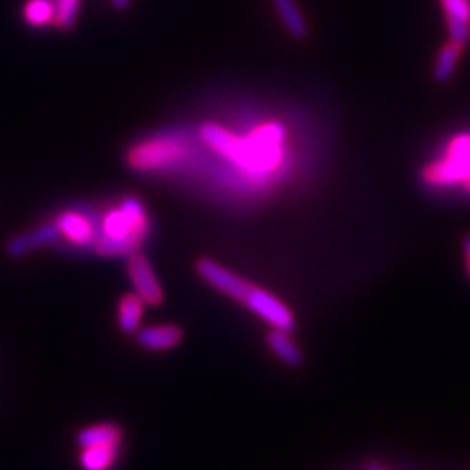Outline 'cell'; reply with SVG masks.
Listing matches in <instances>:
<instances>
[{"mask_svg": "<svg viewBox=\"0 0 470 470\" xmlns=\"http://www.w3.org/2000/svg\"><path fill=\"white\" fill-rule=\"evenodd\" d=\"M194 268H196V275L203 278L208 286L218 290L221 294H226L231 300L241 302V304L253 288V285L248 281V278L230 271V268L220 265L214 259H210V257H200Z\"/></svg>", "mask_w": 470, "mask_h": 470, "instance_id": "cell-4", "label": "cell"}, {"mask_svg": "<svg viewBox=\"0 0 470 470\" xmlns=\"http://www.w3.org/2000/svg\"><path fill=\"white\" fill-rule=\"evenodd\" d=\"M451 41L465 48L470 40V0H441Z\"/></svg>", "mask_w": 470, "mask_h": 470, "instance_id": "cell-11", "label": "cell"}, {"mask_svg": "<svg viewBox=\"0 0 470 470\" xmlns=\"http://www.w3.org/2000/svg\"><path fill=\"white\" fill-rule=\"evenodd\" d=\"M53 3V26L63 32L71 30L77 24L78 13H81V0H51Z\"/></svg>", "mask_w": 470, "mask_h": 470, "instance_id": "cell-19", "label": "cell"}, {"mask_svg": "<svg viewBox=\"0 0 470 470\" xmlns=\"http://www.w3.org/2000/svg\"><path fill=\"white\" fill-rule=\"evenodd\" d=\"M200 136L208 148L243 173L265 176L275 173L283 163L285 130L281 124H263L255 128L248 138L233 136L230 130L218 124H204Z\"/></svg>", "mask_w": 470, "mask_h": 470, "instance_id": "cell-1", "label": "cell"}, {"mask_svg": "<svg viewBox=\"0 0 470 470\" xmlns=\"http://www.w3.org/2000/svg\"><path fill=\"white\" fill-rule=\"evenodd\" d=\"M190 149L188 145L181 140L175 138H155L141 141L128 151L126 161L128 167L140 173H151V171H165L171 167L181 165L186 161Z\"/></svg>", "mask_w": 470, "mask_h": 470, "instance_id": "cell-3", "label": "cell"}, {"mask_svg": "<svg viewBox=\"0 0 470 470\" xmlns=\"http://www.w3.org/2000/svg\"><path fill=\"white\" fill-rule=\"evenodd\" d=\"M110 3L116 10H126L130 6V0H110Z\"/></svg>", "mask_w": 470, "mask_h": 470, "instance_id": "cell-21", "label": "cell"}, {"mask_svg": "<svg viewBox=\"0 0 470 470\" xmlns=\"http://www.w3.org/2000/svg\"><path fill=\"white\" fill-rule=\"evenodd\" d=\"M120 456V447H83L78 465L83 470H110Z\"/></svg>", "mask_w": 470, "mask_h": 470, "instance_id": "cell-16", "label": "cell"}, {"mask_svg": "<svg viewBox=\"0 0 470 470\" xmlns=\"http://www.w3.org/2000/svg\"><path fill=\"white\" fill-rule=\"evenodd\" d=\"M423 183L429 186L465 185L470 178V155L453 157L445 155L443 161H435L423 169Z\"/></svg>", "mask_w": 470, "mask_h": 470, "instance_id": "cell-8", "label": "cell"}, {"mask_svg": "<svg viewBox=\"0 0 470 470\" xmlns=\"http://www.w3.org/2000/svg\"><path fill=\"white\" fill-rule=\"evenodd\" d=\"M53 220L58 223L61 240L69 241L71 245H75V248L93 251L98 226L91 216L85 214L83 210H63Z\"/></svg>", "mask_w": 470, "mask_h": 470, "instance_id": "cell-7", "label": "cell"}, {"mask_svg": "<svg viewBox=\"0 0 470 470\" xmlns=\"http://www.w3.org/2000/svg\"><path fill=\"white\" fill-rule=\"evenodd\" d=\"M75 441L81 449L83 447H122L124 431L116 423H95L78 431Z\"/></svg>", "mask_w": 470, "mask_h": 470, "instance_id": "cell-12", "label": "cell"}, {"mask_svg": "<svg viewBox=\"0 0 470 470\" xmlns=\"http://www.w3.org/2000/svg\"><path fill=\"white\" fill-rule=\"evenodd\" d=\"M145 302L136 294V293H130L124 294L118 302V328L122 333H128L133 335L140 326H141V320H143V313H145Z\"/></svg>", "mask_w": 470, "mask_h": 470, "instance_id": "cell-14", "label": "cell"}, {"mask_svg": "<svg viewBox=\"0 0 470 470\" xmlns=\"http://www.w3.org/2000/svg\"><path fill=\"white\" fill-rule=\"evenodd\" d=\"M463 255H465V271L470 281V233H466L463 238Z\"/></svg>", "mask_w": 470, "mask_h": 470, "instance_id": "cell-20", "label": "cell"}, {"mask_svg": "<svg viewBox=\"0 0 470 470\" xmlns=\"http://www.w3.org/2000/svg\"><path fill=\"white\" fill-rule=\"evenodd\" d=\"M136 341L148 351H169L181 345L185 333L176 323H159V326L140 328L136 333Z\"/></svg>", "mask_w": 470, "mask_h": 470, "instance_id": "cell-10", "label": "cell"}, {"mask_svg": "<svg viewBox=\"0 0 470 470\" xmlns=\"http://www.w3.org/2000/svg\"><path fill=\"white\" fill-rule=\"evenodd\" d=\"M365 470H388L386 466H383L380 463H368Z\"/></svg>", "mask_w": 470, "mask_h": 470, "instance_id": "cell-22", "label": "cell"}, {"mask_svg": "<svg viewBox=\"0 0 470 470\" xmlns=\"http://www.w3.org/2000/svg\"><path fill=\"white\" fill-rule=\"evenodd\" d=\"M243 306L251 310L257 318L267 321L271 328L293 331L296 328V318L283 300H278L273 293L259 286L251 288V293L245 298Z\"/></svg>", "mask_w": 470, "mask_h": 470, "instance_id": "cell-5", "label": "cell"}, {"mask_svg": "<svg viewBox=\"0 0 470 470\" xmlns=\"http://www.w3.org/2000/svg\"><path fill=\"white\" fill-rule=\"evenodd\" d=\"M463 186H465V190H466V193L470 194V178H468V181H466V183H465Z\"/></svg>", "mask_w": 470, "mask_h": 470, "instance_id": "cell-23", "label": "cell"}, {"mask_svg": "<svg viewBox=\"0 0 470 470\" xmlns=\"http://www.w3.org/2000/svg\"><path fill=\"white\" fill-rule=\"evenodd\" d=\"M58 240H61L58 223H55V220H50L24 233L14 235V238L6 243L5 249L8 257L18 259V257H24L40 248H48V245H53Z\"/></svg>", "mask_w": 470, "mask_h": 470, "instance_id": "cell-9", "label": "cell"}, {"mask_svg": "<svg viewBox=\"0 0 470 470\" xmlns=\"http://www.w3.org/2000/svg\"><path fill=\"white\" fill-rule=\"evenodd\" d=\"M461 51H463L461 43H455V41L445 43V46L439 51V55H438V61H435V65H433L435 83L445 85V83L451 81V77H453V73L456 69V61H458V55H461Z\"/></svg>", "mask_w": 470, "mask_h": 470, "instance_id": "cell-17", "label": "cell"}, {"mask_svg": "<svg viewBox=\"0 0 470 470\" xmlns=\"http://www.w3.org/2000/svg\"><path fill=\"white\" fill-rule=\"evenodd\" d=\"M273 5L290 36L294 40H306L310 28L296 0H273Z\"/></svg>", "mask_w": 470, "mask_h": 470, "instance_id": "cell-15", "label": "cell"}, {"mask_svg": "<svg viewBox=\"0 0 470 470\" xmlns=\"http://www.w3.org/2000/svg\"><path fill=\"white\" fill-rule=\"evenodd\" d=\"M22 14H24V20L30 26L43 28L48 24H53L55 10L51 0H28L24 5V10H22Z\"/></svg>", "mask_w": 470, "mask_h": 470, "instance_id": "cell-18", "label": "cell"}, {"mask_svg": "<svg viewBox=\"0 0 470 470\" xmlns=\"http://www.w3.org/2000/svg\"><path fill=\"white\" fill-rule=\"evenodd\" d=\"M128 276L133 285V293H136L148 306H159L163 304V286L157 278L153 267L148 257H145L140 249L128 255Z\"/></svg>", "mask_w": 470, "mask_h": 470, "instance_id": "cell-6", "label": "cell"}, {"mask_svg": "<svg viewBox=\"0 0 470 470\" xmlns=\"http://www.w3.org/2000/svg\"><path fill=\"white\" fill-rule=\"evenodd\" d=\"M149 230L151 221L141 200L126 196L100 220L93 251L103 257H128L140 249Z\"/></svg>", "mask_w": 470, "mask_h": 470, "instance_id": "cell-2", "label": "cell"}, {"mask_svg": "<svg viewBox=\"0 0 470 470\" xmlns=\"http://www.w3.org/2000/svg\"><path fill=\"white\" fill-rule=\"evenodd\" d=\"M267 345L276 355V359L288 366H300L304 361V355H302L294 339L290 338V331L271 328V331L267 333Z\"/></svg>", "mask_w": 470, "mask_h": 470, "instance_id": "cell-13", "label": "cell"}]
</instances>
